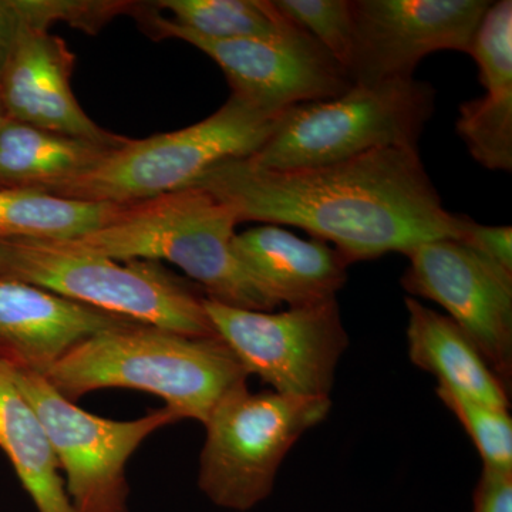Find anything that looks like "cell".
Segmentation results:
<instances>
[{
  "instance_id": "obj_1",
  "label": "cell",
  "mask_w": 512,
  "mask_h": 512,
  "mask_svg": "<svg viewBox=\"0 0 512 512\" xmlns=\"http://www.w3.org/2000/svg\"><path fill=\"white\" fill-rule=\"evenodd\" d=\"M194 185L228 204L241 222L305 229L336 245L350 264L424 242L463 237L470 218L453 214L431 183L417 147H387L296 170L242 160L211 168Z\"/></svg>"
},
{
  "instance_id": "obj_2",
  "label": "cell",
  "mask_w": 512,
  "mask_h": 512,
  "mask_svg": "<svg viewBox=\"0 0 512 512\" xmlns=\"http://www.w3.org/2000/svg\"><path fill=\"white\" fill-rule=\"evenodd\" d=\"M70 402L101 389L153 394L180 420L207 423L248 373L218 336L194 338L128 323L77 343L43 375Z\"/></svg>"
},
{
  "instance_id": "obj_3",
  "label": "cell",
  "mask_w": 512,
  "mask_h": 512,
  "mask_svg": "<svg viewBox=\"0 0 512 512\" xmlns=\"http://www.w3.org/2000/svg\"><path fill=\"white\" fill-rule=\"evenodd\" d=\"M234 210L192 185L150 200L121 204L103 227L63 241L116 261H168L198 282L212 301L272 312L278 303L252 278L234 251Z\"/></svg>"
},
{
  "instance_id": "obj_4",
  "label": "cell",
  "mask_w": 512,
  "mask_h": 512,
  "mask_svg": "<svg viewBox=\"0 0 512 512\" xmlns=\"http://www.w3.org/2000/svg\"><path fill=\"white\" fill-rule=\"evenodd\" d=\"M0 279L39 286L99 311L194 338L217 336L204 296L156 261H126L64 242L0 239Z\"/></svg>"
},
{
  "instance_id": "obj_5",
  "label": "cell",
  "mask_w": 512,
  "mask_h": 512,
  "mask_svg": "<svg viewBox=\"0 0 512 512\" xmlns=\"http://www.w3.org/2000/svg\"><path fill=\"white\" fill-rule=\"evenodd\" d=\"M282 113H268L231 94L221 109L200 123L143 140L128 138L89 173L52 195L131 204L184 190L225 161L254 156L274 133Z\"/></svg>"
},
{
  "instance_id": "obj_6",
  "label": "cell",
  "mask_w": 512,
  "mask_h": 512,
  "mask_svg": "<svg viewBox=\"0 0 512 512\" xmlns=\"http://www.w3.org/2000/svg\"><path fill=\"white\" fill-rule=\"evenodd\" d=\"M436 109V90L414 79L353 84L335 99L282 113L264 146L247 158L265 170L322 167L387 147H417Z\"/></svg>"
},
{
  "instance_id": "obj_7",
  "label": "cell",
  "mask_w": 512,
  "mask_h": 512,
  "mask_svg": "<svg viewBox=\"0 0 512 512\" xmlns=\"http://www.w3.org/2000/svg\"><path fill=\"white\" fill-rule=\"evenodd\" d=\"M330 397L249 392L225 394L207 423L198 488L217 507L247 512L274 490L286 454L306 431L326 420Z\"/></svg>"
},
{
  "instance_id": "obj_8",
  "label": "cell",
  "mask_w": 512,
  "mask_h": 512,
  "mask_svg": "<svg viewBox=\"0 0 512 512\" xmlns=\"http://www.w3.org/2000/svg\"><path fill=\"white\" fill-rule=\"evenodd\" d=\"M9 367L45 427L74 510L130 512L128 460L147 437L177 423L175 414L163 407L136 420L103 419L56 392L40 373Z\"/></svg>"
},
{
  "instance_id": "obj_9",
  "label": "cell",
  "mask_w": 512,
  "mask_h": 512,
  "mask_svg": "<svg viewBox=\"0 0 512 512\" xmlns=\"http://www.w3.org/2000/svg\"><path fill=\"white\" fill-rule=\"evenodd\" d=\"M204 309L248 375L258 376L276 393L329 397L349 346L338 299L261 312L204 298Z\"/></svg>"
},
{
  "instance_id": "obj_10",
  "label": "cell",
  "mask_w": 512,
  "mask_h": 512,
  "mask_svg": "<svg viewBox=\"0 0 512 512\" xmlns=\"http://www.w3.org/2000/svg\"><path fill=\"white\" fill-rule=\"evenodd\" d=\"M131 16L154 39L173 37L197 47L221 67L232 96L268 113L335 99L353 86L346 70L302 29L274 39L221 40L164 18L153 3H137Z\"/></svg>"
},
{
  "instance_id": "obj_11",
  "label": "cell",
  "mask_w": 512,
  "mask_h": 512,
  "mask_svg": "<svg viewBox=\"0 0 512 512\" xmlns=\"http://www.w3.org/2000/svg\"><path fill=\"white\" fill-rule=\"evenodd\" d=\"M406 256L403 288L443 306L510 393L512 275L457 239L424 242Z\"/></svg>"
},
{
  "instance_id": "obj_12",
  "label": "cell",
  "mask_w": 512,
  "mask_h": 512,
  "mask_svg": "<svg viewBox=\"0 0 512 512\" xmlns=\"http://www.w3.org/2000/svg\"><path fill=\"white\" fill-rule=\"evenodd\" d=\"M491 3L485 0H355L353 84L412 79L431 53L470 52Z\"/></svg>"
},
{
  "instance_id": "obj_13",
  "label": "cell",
  "mask_w": 512,
  "mask_h": 512,
  "mask_svg": "<svg viewBox=\"0 0 512 512\" xmlns=\"http://www.w3.org/2000/svg\"><path fill=\"white\" fill-rule=\"evenodd\" d=\"M26 16L0 77V103L6 119L121 147L128 138L104 130L82 109L72 89L74 57L63 39L49 32L46 0H26Z\"/></svg>"
},
{
  "instance_id": "obj_14",
  "label": "cell",
  "mask_w": 512,
  "mask_h": 512,
  "mask_svg": "<svg viewBox=\"0 0 512 512\" xmlns=\"http://www.w3.org/2000/svg\"><path fill=\"white\" fill-rule=\"evenodd\" d=\"M133 322L39 286L0 279V359L12 366L45 375L77 343Z\"/></svg>"
},
{
  "instance_id": "obj_15",
  "label": "cell",
  "mask_w": 512,
  "mask_h": 512,
  "mask_svg": "<svg viewBox=\"0 0 512 512\" xmlns=\"http://www.w3.org/2000/svg\"><path fill=\"white\" fill-rule=\"evenodd\" d=\"M234 251L278 306L289 308L336 299L352 265L320 239L306 241L276 225L235 235Z\"/></svg>"
},
{
  "instance_id": "obj_16",
  "label": "cell",
  "mask_w": 512,
  "mask_h": 512,
  "mask_svg": "<svg viewBox=\"0 0 512 512\" xmlns=\"http://www.w3.org/2000/svg\"><path fill=\"white\" fill-rule=\"evenodd\" d=\"M468 55L478 66L484 96L460 107L456 130L471 157L491 171L512 170V15L485 13Z\"/></svg>"
},
{
  "instance_id": "obj_17",
  "label": "cell",
  "mask_w": 512,
  "mask_h": 512,
  "mask_svg": "<svg viewBox=\"0 0 512 512\" xmlns=\"http://www.w3.org/2000/svg\"><path fill=\"white\" fill-rule=\"evenodd\" d=\"M406 306L409 312L407 342L414 366L477 402L510 409V393L487 365L473 340L453 319L410 296L406 298Z\"/></svg>"
},
{
  "instance_id": "obj_18",
  "label": "cell",
  "mask_w": 512,
  "mask_h": 512,
  "mask_svg": "<svg viewBox=\"0 0 512 512\" xmlns=\"http://www.w3.org/2000/svg\"><path fill=\"white\" fill-rule=\"evenodd\" d=\"M0 450L15 468L37 512H76L45 427L2 359Z\"/></svg>"
},
{
  "instance_id": "obj_19",
  "label": "cell",
  "mask_w": 512,
  "mask_h": 512,
  "mask_svg": "<svg viewBox=\"0 0 512 512\" xmlns=\"http://www.w3.org/2000/svg\"><path fill=\"white\" fill-rule=\"evenodd\" d=\"M111 150L114 147L5 119L0 127V188L52 194L89 173Z\"/></svg>"
},
{
  "instance_id": "obj_20",
  "label": "cell",
  "mask_w": 512,
  "mask_h": 512,
  "mask_svg": "<svg viewBox=\"0 0 512 512\" xmlns=\"http://www.w3.org/2000/svg\"><path fill=\"white\" fill-rule=\"evenodd\" d=\"M120 205L69 200L26 188H0V239L72 241L106 225Z\"/></svg>"
},
{
  "instance_id": "obj_21",
  "label": "cell",
  "mask_w": 512,
  "mask_h": 512,
  "mask_svg": "<svg viewBox=\"0 0 512 512\" xmlns=\"http://www.w3.org/2000/svg\"><path fill=\"white\" fill-rule=\"evenodd\" d=\"M153 5L170 13L177 25L211 39H274L301 29L266 0H161Z\"/></svg>"
},
{
  "instance_id": "obj_22",
  "label": "cell",
  "mask_w": 512,
  "mask_h": 512,
  "mask_svg": "<svg viewBox=\"0 0 512 512\" xmlns=\"http://www.w3.org/2000/svg\"><path fill=\"white\" fill-rule=\"evenodd\" d=\"M437 397L473 440L485 470L512 473V419L508 409L477 402L446 384H437Z\"/></svg>"
},
{
  "instance_id": "obj_23",
  "label": "cell",
  "mask_w": 512,
  "mask_h": 512,
  "mask_svg": "<svg viewBox=\"0 0 512 512\" xmlns=\"http://www.w3.org/2000/svg\"><path fill=\"white\" fill-rule=\"evenodd\" d=\"M275 5L348 70L355 33L350 0H275Z\"/></svg>"
},
{
  "instance_id": "obj_24",
  "label": "cell",
  "mask_w": 512,
  "mask_h": 512,
  "mask_svg": "<svg viewBox=\"0 0 512 512\" xmlns=\"http://www.w3.org/2000/svg\"><path fill=\"white\" fill-rule=\"evenodd\" d=\"M460 241L512 275V228L510 225L488 227V225L468 220Z\"/></svg>"
},
{
  "instance_id": "obj_25",
  "label": "cell",
  "mask_w": 512,
  "mask_h": 512,
  "mask_svg": "<svg viewBox=\"0 0 512 512\" xmlns=\"http://www.w3.org/2000/svg\"><path fill=\"white\" fill-rule=\"evenodd\" d=\"M474 512H512V473L483 468L474 493Z\"/></svg>"
},
{
  "instance_id": "obj_26",
  "label": "cell",
  "mask_w": 512,
  "mask_h": 512,
  "mask_svg": "<svg viewBox=\"0 0 512 512\" xmlns=\"http://www.w3.org/2000/svg\"><path fill=\"white\" fill-rule=\"evenodd\" d=\"M26 16V0H0V77Z\"/></svg>"
},
{
  "instance_id": "obj_27",
  "label": "cell",
  "mask_w": 512,
  "mask_h": 512,
  "mask_svg": "<svg viewBox=\"0 0 512 512\" xmlns=\"http://www.w3.org/2000/svg\"><path fill=\"white\" fill-rule=\"evenodd\" d=\"M5 113H3L2 103H0V127H2L3 121H5Z\"/></svg>"
}]
</instances>
